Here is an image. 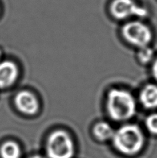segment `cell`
Returning <instances> with one entry per match:
<instances>
[{
    "label": "cell",
    "mask_w": 157,
    "mask_h": 158,
    "mask_svg": "<svg viewBox=\"0 0 157 158\" xmlns=\"http://www.w3.org/2000/svg\"><path fill=\"white\" fill-rule=\"evenodd\" d=\"M106 108L112 120L125 121L133 117L136 110V105L130 93L123 89H112L107 95Z\"/></svg>",
    "instance_id": "6da1fadb"
},
{
    "label": "cell",
    "mask_w": 157,
    "mask_h": 158,
    "mask_svg": "<svg viewBox=\"0 0 157 158\" xmlns=\"http://www.w3.org/2000/svg\"><path fill=\"white\" fill-rule=\"evenodd\" d=\"M112 139L115 149L125 155L137 154L144 144V137L141 130L133 124H126L119 128Z\"/></svg>",
    "instance_id": "7a4b0ae2"
},
{
    "label": "cell",
    "mask_w": 157,
    "mask_h": 158,
    "mask_svg": "<svg viewBox=\"0 0 157 158\" xmlns=\"http://www.w3.org/2000/svg\"><path fill=\"white\" fill-rule=\"evenodd\" d=\"M74 151L73 141L66 131L57 130L48 137L46 152L49 158H72Z\"/></svg>",
    "instance_id": "3957f363"
},
{
    "label": "cell",
    "mask_w": 157,
    "mask_h": 158,
    "mask_svg": "<svg viewBox=\"0 0 157 158\" xmlns=\"http://www.w3.org/2000/svg\"><path fill=\"white\" fill-rule=\"evenodd\" d=\"M122 34L126 42L140 48L147 46L152 40V32L149 28L138 21L126 23L122 29Z\"/></svg>",
    "instance_id": "277c9868"
},
{
    "label": "cell",
    "mask_w": 157,
    "mask_h": 158,
    "mask_svg": "<svg viewBox=\"0 0 157 158\" xmlns=\"http://www.w3.org/2000/svg\"><path fill=\"white\" fill-rule=\"evenodd\" d=\"M110 10L117 19H125L132 15L145 16L147 13L146 9L137 6L133 0H114Z\"/></svg>",
    "instance_id": "5b68a950"
},
{
    "label": "cell",
    "mask_w": 157,
    "mask_h": 158,
    "mask_svg": "<svg viewBox=\"0 0 157 158\" xmlns=\"http://www.w3.org/2000/svg\"><path fill=\"white\" fill-rule=\"evenodd\" d=\"M17 109L26 115H34L39 109V103L35 96L29 91H21L15 97Z\"/></svg>",
    "instance_id": "8992f818"
},
{
    "label": "cell",
    "mask_w": 157,
    "mask_h": 158,
    "mask_svg": "<svg viewBox=\"0 0 157 158\" xmlns=\"http://www.w3.org/2000/svg\"><path fill=\"white\" fill-rule=\"evenodd\" d=\"M18 69L16 65L12 61L0 63V89L12 86L17 80Z\"/></svg>",
    "instance_id": "52a82bcc"
},
{
    "label": "cell",
    "mask_w": 157,
    "mask_h": 158,
    "mask_svg": "<svg viewBox=\"0 0 157 158\" xmlns=\"http://www.w3.org/2000/svg\"><path fill=\"white\" fill-rule=\"evenodd\" d=\"M139 98L145 107H157V86L152 84L146 86L142 89Z\"/></svg>",
    "instance_id": "ba28073f"
},
{
    "label": "cell",
    "mask_w": 157,
    "mask_h": 158,
    "mask_svg": "<svg viewBox=\"0 0 157 158\" xmlns=\"http://www.w3.org/2000/svg\"><path fill=\"white\" fill-rule=\"evenodd\" d=\"M114 130L109 123L106 122H99L95 125L93 128V134L98 140H110L114 135Z\"/></svg>",
    "instance_id": "9c48e42d"
},
{
    "label": "cell",
    "mask_w": 157,
    "mask_h": 158,
    "mask_svg": "<svg viewBox=\"0 0 157 158\" xmlns=\"http://www.w3.org/2000/svg\"><path fill=\"white\" fill-rule=\"evenodd\" d=\"M2 158H20L21 149L18 143L14 141H7L0 149Z\"/></svg>",
    "instance_id": "30bf717a"
},
{
    "label": "cell",
    "mask_w": 157,
    "mask_h": 158,
    "mask_svg": "<svg viewBox=\"0 0 157 158\" xmlns=\"http://www.w3.org/2000/svg\"><path fill=\"white\" fill-rule=\"evenodd\" d=\"M152 56H153V52L152 49L145 46V47H142L139 52L138 59L141 63H147L152 60Z\"/></svg>",
    "instance_id": "8fae6325"
},
{
    "label": "cell",
    "mask_w": 157,
    "mask_h": 158,
    "mask_svg": "<svg viewBox=\"0 0 157 158\" xmlns=\"http://www.w3.org/2000/svg\"><path fill=\"white\" fill-rule=\"evenodd\" d=\"M146 126L152 134H157V114L149 116L146 120Z\"/></svg>",
    "instance_id": "7c38bea8"
},
{
    "label": "cell",
    "mask_w": 157,
    "mask_h": 158,
    "mask_svg": "<svg viewBox=\"0 0 157 158\" xmlns=\"http://www.w3.org/2000/svg\"><path fill=\"white\" fill-rule=\"evenodd\" d=\"M152 73H153L154 77L157 79V60L153 64V67H152Z\"/></svg>",
    "instance_id": "4fadbf2b"
},
{
    "label": "cell",
    "mask_w": 157,
    "mask_h": 158,
    "mask_svg": "<svg viewBox=\"0 0 157 158\" xmlns=\"http://www.w3.org/2000/svg\"><path fill=\"white\" fill-rule=\"evenodd\" d=\"M30 158H45V157L40 155H35V156H32V157H31Z\"/></svg>",
    "instance_id": "5bb4252c"
},
{
    "label": "cell",
    "mask_w": 157,
    "mask_h": 158,
    "mask_svg": "<svg viewBox=\"0 0 157 158\" xmlns=\"http://www.w3.org/2000/svg\"><path fill=\"white\" fill-rule=\"evenodd\" d=\"M1 55H2V52H1V51H0V58H1Z\"/></svg>",
    "instance_id": "9a60e30c"
}]
</instances>
